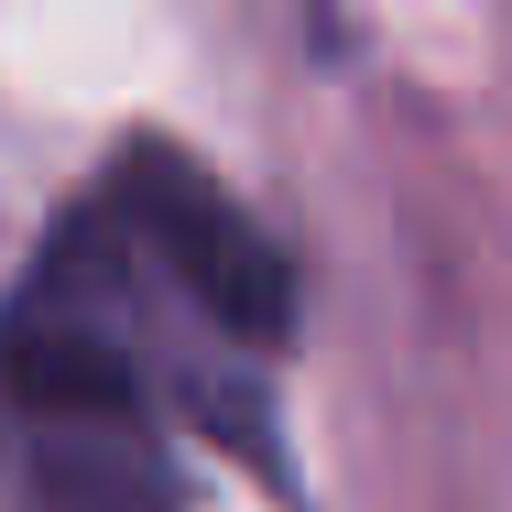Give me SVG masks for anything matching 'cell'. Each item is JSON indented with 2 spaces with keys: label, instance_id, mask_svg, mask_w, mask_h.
Returning <instances> with one entry per match:
<instances>
[{
  "label": "cell",
  "instance_id": "obj_1",
  "mask_svg": "<svg viewBox=\"0 0 512 512\" xmlns=\"http://www.w3.org/2000/svg\"><path fill=\"white\" fill-rule=\"evenodd\" d=\"M284 251L186 153H131L0 295V512H197L262 458Z\"/></svg>",
  "mask_w": 512,
  "mask_h": 512
}]
</instances>
